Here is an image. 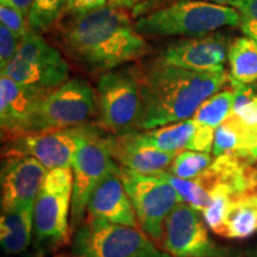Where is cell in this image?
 I'll list each match as a JSON object with an SVG mask.
<instances>
[{
    "label": "cell",
    "mask_w": 257,
    "mask_h": 257,
    "mask_svg": "<svg viewBox=\"0 0 257 257\" xmlns=\"http://www.w3.org/2000/svg\"><path fill=\"white\" fill-rule=\"evenodd\" d=\"M142 99L138 128L153 130L191 119L229 80L225 70L193 72L157 59L135 73Z\"/></svg>",
    "instance_id": "1"
},
{
    "label": "cell",
    "mask_w": 257,
    "mask_h": 257,
    "mask_svg": "<svg viewBox=\"0 0 257 257\" xmlns=\"http://www.w3.org/2000/svg\"><path fill=\"white\" fill-rule=\"evenodd\" d=\"M61 40L69 57L92 72H111L149 51L126 12L111 5L73 16Z\"/></svg>",
    "instance_id": "2"
},
{
    "label": "cell",
    "mask_w": 257,
    "mask_h": 257,
    "mask_svg": "<svg viewBox=\"0 0 257 257\" xmlns=\"http://www.w3.org/2000/svg\"><path fill=\"white\" fill-rule=\"evenodd\" d=\"M239 23L238 11L231 6L206 0H176L140 17L135 27L147 37H195L224 27H238Z\"/></svg>",
    "instance_id": "3"
},
{
    "label": "cell",
    "mask_w": 257,
    "mask_h": 257,
    "mask_svg": "<svg viewBox=\"0 0 257 257\" xmlns=\"http://www.w3.org/2000/svg\"><path fill=\"white\" fill-rule=\"evenodd\" d=\"M112 134L96 125L76 126V148L73 160V193L70 227L76 231L85 221L88 200L93 191L105 178L118 172L111 149Z\"/></svg>",
    "instance_id": "4"
},
{
    "label": "cell",
    "mask_w": 257,
    "mask_h": 257,
    "mask_svg": "<svg viewBox=\"0 0 257 257\" xmlns=\"http://www.w3.org/2000/svg\"><path fill=\"white\" fill-rule=\"evenodd\" d=\"M73 252L78 257H172L138 227L87 217L76 230Z\"/></svg>",
    "instance_id": "5"
},
{
    "label": "cell",
    "mask_w": 257,
    "mask_h": 257,
    "mask_svg": "<svg viewBox=\"0 0 257 257\" xmlns=\"http://www.w3.org/2000/svg\"><path fill=\"white\" fill-rule=\"evenodd\" d=\"M119 174L140 226L149 238L161 243L167 217L182 201L181 197L161 174H141L124 167H120Z\"/></svg>",
    "instance_id": "6"
},
{
    "label": "cell",
    "mask_w": 257,
    "mask_h": 257,
    "mask_svg": "<svg viewBox=\"0 0 257 257\" xmlns=\"http://www.w3.org/2000/svg\"><path fill=\"white\" fill-rule=\"evenodd\" d=\"M2 74L23 86L51 91L68 81L69 67L56 48L38 32L30 30Z\"/></svg>",
    "instance_id": "7"
},
{
    "label": "cell",
    "mask_w": 257,
    "mask_h": 257,
    "mask_svg": "<svg viewBox=\"0 0 257 257\" xmlns=\"http://www.w3.org/2000/svg\"><path fill=\"white\" fill-rule=\"evenodd\" d=\"M95 111L96 99L91 86L82 79H70L44 96L30 133L81 126Z\"/></svg>",
    "instance_id": "8"
},
{
    "label": "cell",
    "mask_w": 257,
    "mask_h": 257,
    "mask_svg": "<svg viewBox=\"0 0 257 257\" xmlns=\"http://www.w3.org/2000/svg\"><path fill=\"white\" fill-rule=\"evenodd\" d=\"M100 127L113 135H123L138 128L142 99L135 73L108 72L96 86Z\"/></svg>",
    "instance_id": "9"
},
{
    "label": "cell",
    "mask_w": 257,
    "mask_h": 257,
    "mask_svg": "<svg viewBox=\"0 0 257 257\" xmlns=\"http://www.w3.org/2000/svg\"><path fill=\"white\" fill-rule=\"evenodd\" d=\"M199 211L181 201L165 221L163 249L172 257H237V250L217 244L208 236Z\"/></svg>",
    "instance_id": "10"
},
{
    "label": "cell",
    "mask_w": 257,
    "mask_h": 257,
    "mask_svg": "<svg viewBox=\"0 0 257 257\" xmlns=\"http://www.w3.org/2000/svg\"><path fill=\"white\" fill-rule=\"evenodd\" d=\"M72 193V189L42 187L35 200V248L40 252L50 251L69 242Z\"/></svg>",
    "instance_id": "11"
},
{
    "label": "cell",
    "mask_w": 257,
    "mask_h": 257,
    "mask_svg": "<svg viewBox=\"0 0 257 257\" xmlns=\"http://www.w3.org/2000/svg\"><path fill=\"white\" fill-rule=\"evenodd\" d=\"M76 148V127L38 131L6 141L3 156L34 157L48 170L69 168Z\"/></svg>",
    "instance_id": "12"
},
{
    "label": "cell",
    "mask_w": 257,
    "mask_h": 257,
    "mask_svg": "<svg viewBox=\"0 0 257 257\" xmlns=\"http://www.w3.org/2000/svg\"><path fill=\"white\" fill-rule=\"evenodd\" d=\"M230 42L224 34H207L169 44L160 59L193 72H220L229 55Z\"/></svg>",
    "instance_id": "13"
},
{
    "label": "cell",
    "mask_w": 257,
    "mask_h": 257,
    "mask_svg": "<svg viewBox=\"0 0 257 257\" xmlns=\"http://www.w3.org/2000/svg\"><path fill=\"white\" fill-rule=\"evenodd\" d=\"M50 91L28 87L3 75L0 78V125L3 141L31 131L32 123L44 96Z\"/></svg>",
    "instance_id": "14"
},
{
    "label": "cell",
    "mask_w": 257,
    "mask_h": 257,
    "mask_svg": "<svg viewBox=\"0 0 257 257\" xmlns=\"http://www.w3.org/2000/svg\"><path fill=\"white\" fill-rule=\"evenodd\" d=\"M48 170L34 157H5L2 168V208L34 204Z\"/></svg>",
    "instance_id": "15"
},
{
    "label": "cell",
    "mask_w": 257,
    "mask_h": 257,
    "mask_svg": "<svg viewBox=\"0 0 257 257\" xmlns=\"http://www.w3.org/2000/svg\"><path fill=\"white\" fill-rule=\"evenodd\" d=\"M112 156L120 167L146 175H159L166 172L178 154L167 153L148 143L143 133L130 131L113 135L111 138Z\"/></svg>",
    "instance_id": "16"
},
{
    "label": "cell",
    "mask_w": 257,
    "mask_h": 257,
    "mask_svg": "<svg viewBox=\"0 0 257 257\" xmlns=\"http://www.w3.org/2000/svg\"><path fill=\"white\" fill-rule=\"evenodd\" d=\"M120 169L112 173L96 186L87 205V217L110 223L138 227L136 212L120 179Z\"/></svg>",
    "instance_id": "17"
},
{
    "label": "cell",
    "mask_w": 257,
    "mask_h": 257,
    "mask_svg": "<svg viewBox=\"0 0 257 257\" xmlns=\"http://www.w3.org/2000/svg\"><path fill=\"white\" fill-rule=\"evenodd\" d=\"M34 204L2 208L0 242L11 255L22 253L29 248L34 232Z\"/></svg>",
    "instance_id": "18"
},
{
    "label": "cell",
    "mask_w": 257,
    "mask_h": 257,
    "mask_svg": "<svg viewBox=\"0 0 257 257\" xmlns=\"http://www.w3.org/2000/svg\"><path fill=\"white\" fill-rule=\"evenodd\" d=\"M229 81L232 88L257 81V42L249 37L234 40L229 48Z\"/></svg>",
    "instance_id": "19"
},
{
    "label": "cell",
    "mask_w": 257,
    "mask_h": 257,
    "mask_svg": "<svg viewBox=\"0 0 257 257\" xmlns=\"http://www.w3.org/2000/svg\"><path fill=\"white\" fill-rule=\"evenodd\" d=\"M257 230V193L230 201L221 237L248 238Z\"/></svg>",
    "instance_id": "20"
},
{
    "label": "cell",
    "mask_w": 257,
    "mask_h": 257,
    "mask_svg": "<svg viewBox=\"0 0 257 257\" xmlns=\"http://www.w3.org/2000/svg\"><path fill=\"white\" fill-rule=\"evenodd\" d=\"M197 128L194 119L179 121L169 125H165L159 128L147 130L143 133V137L148 143L156 147L157 149L167 153H181L187 149L189 141Z\"/></svg>",
    "instance_id": "21"
},
{
    "label": "cell",
    "mask_w": 257,
    "mask_h": 257,
    "mask_svg": "<svg viewBox=\"0 0 257 257\" xmlns=\"http://www.w3.org/2000/svg\"><path fill=\"white\" fill-rule=\"evenodd\" d=\"M233 104V91L226 89V91L216 93L202 102V105L193 115V119L198 125L208 126L216 130L232 113Z\"/></svg>",
    "instance_id": "22"
},
{
    "label": "cell",
    "mask_w": 257,
    "mask_h": 257,
    "mask_svg": "<svg viewBox=\"0 0 257 257\" xmlns=\"http://www.w3.org/2000/svg\"><path fill=\"white\" fill-rule=\"evenodd\" d=\"M213 162L210 153H200V152H187L179 153L172 165L168 167V170L172 175L176 178L193 180L198 178L202 172H205L211 163Z\"/></svg>",
    "instance_id": "23"
},
{
    "label": "cell",
    "mask_w": 257,
    "mask_h": 257,
    "mask_svg": "<svg viewBox=\"0 0 257 257\" xmlns=\"http://www.w3.org/2000/svg\"><path fill=\"white\" fill-rule=\"evenodd\" d=\"M68 0H34L29 15V27L36 32L48 31L59 21Z\"/></svg>",
    "instance_id": "24"
},
{
    "label": "cell",
    "mask_w": 257,
    "mask_h": 257,
    "mask_svg": "<svg viewBox=\"0 0 257 257\" xmlns=\"http://www.w3.org/2000/svg\"><path fill=\"white\" fill-rule=\"evenodd\" d=\"M161 175L165 178L167 181L169 182L175 191L179 193L181 197L182 201L188 204L194 210L197 211H204L205 208L208 207L211 204L212 199L210 193L205 191L204 187L199 184L195 179L193 180H185L176 178V176L172 175L168 172L161 173Z\"/></svg>",
    "instance_id": "25"
},
{
    "label": "cell",
    "mask_w": 257,
    "mask_h": 257,
    "mask_svg": "<svg viewBox=\"0 0 257 257\" xmlns=\"http://www.w3.org/2000/svg\"><path fill=\"white\" fill-rule=\"evenodd\" d=\"M231 8L238 11L239 28L243 34L257 42V0H238Z\"/></svg>",
    "instance_id": "26"
},
{
    "label": "cell",
    "mask_w": 257,
    "mask_h": 257,
    "mask_svg": "<svg viewBox=\"0 0 257 257\" xmlns=\"http://www.w3.org/2000/svg\"><path fill=\"white\" fill-rule=\"evenodd\" d=\"M231 117L257 144V94L238 110L233 111Z\"/></svg>",
    "instance_id": "27"
},
{
    "label": "cell",
    "mask_w": 257,
    "mask_h": 257,
    "mask_svg": "<svg viewBox=\"0 0 257 257\" xmlns=\"http://www.w3.org/2000/svg\"><path fill=\"white\" fill-rule=\"evenodd\" d=\"M0 21L4 27L21 38H24L31 30L27 16L22 14L19 10L10 6L0 5Z\"/></svg>",
    "instance_id": "28"
},
{
    "label": "cell",
    "mask_w": 257,
    "mask_h": 257,
    "mask_svg": "<svg viewBox=\"0 0 257 257\" xmlns=\"http://www.w3.org/2000/svg\"><path fill=\"white\" fill-rule=\"evenodd\" d=\"M23 38L18 37L4 25H0V69L5 70L18 53Z\"/></svg>",
    "instance_id": "29"
},
{
    "label": "cell",
    "mask_w": 257,
    "mask_h": 257,
    "mask_svg": "<svg viewBox=\"0 0 257 257\" xmlns=\"http://www.w3.org/2000/svg\"><path fill=\"white\" fill-rule=\"evenodd\" d=\"M214 128L197 124L194 134L189 141L187 150L200 153H211L213 149Z\"/></svg>",
    "instance_id": "30"
},
{
    "label": "cell",
    "mask_w": 257,
    "mask_h": 257,
    "mask_svg": "<svg viewBox=\"0 0 257 257\" xmlns=\"http://www.w3.org/2000/svg\"><path fill=\"white\" fill-rule=\"evenodd\" d=\"M107 2L108 0H68L64 10L67 14L76 16L104 8L108 5Z\"/></svg>",
    "instance_id": "31"
},
{
    "label": "cell",
    "mask_w": 257,
    "mask_h": 257,
    "mask_svg": "<svg viewBox=\"0 0 257 257\" xmlns=\"http://www.w3.org/2000/svg\"><path fill=\"white\" fill-rule=\"evenodd\" d=\"M176 2V0H146V2L141 3L136 8L133 10L134 17H142L144 15L150 14V12L156 11V10L165 8V6L172 4V3Z\"/></svg>",
    "instance_id": "32"
},
{
    "label": "cell",
    "mask_w": 257,
    "mask_h": 257,
    "mask_svg": "<svg viewBox=\"0 0 257 257\" xmlns=\"http://www.w3.org/2000/svg\"><path fill=\"white\" fill-rule=\"evenodd\" d=\"M0 5H6L10 6V8L17 9L29 18L32 5H34V0H0Z\"/></svg>",
    "instance_id": "33"
},
{
    "label": "cell",
    "mask_w": 257,
    "mask_h": 257,
    "mask_svg": "<svg viewBox=\"0 0 257 257\" xmlns=\"http://www.w3.org/2000/svg\"><path fill=\"white\" fill-rule=\"evenodd\" d=\"M146 0H108V5L121 10H134Z\"/></svg>",
    "instance_id": "34"
},
{
    "label": "cell",
    "mask_w": 257,
    "mask_h": 257,
    "mask_svg": "<svg viewBox=\"0 0 257 257\" xmlns=\"http://www.w3.org/2000/svg\"><path fill=\"white\" fill-rule=\"evenodd\" d=\"M206 2L213 3V4H218V5H232L233 3L238 2V0H206Z\"/></svg>",
    "instance_id": "35"
},
{
    "label": "cell",
    "mask_w": 257,
    "mask_h": 257,
    "mask_svg": "<svg viewBox=\"0 0 257 257\" xmlns=\"http://www.w3.org/2000/svg\"><path fill=\"white\" fill-rule=\"evenodd\" d=\"M246 256L248 257H257V245L251 246L248 251H246Z\"/></svg>",
    "instance_id": "36"
},
{
    "label": "cell",
    "mask_w": 257,
    "mask_h": 257,
    "mask_svg": "<svg viewBox=\"0 0 257 257\" xmlns=\"http://www.w3.org/2000/svg\"><path fill=\"white\" fill-rule=\"evenodd\" d=\"M54 257H78V256H67V255H59V256H54Z\"/></svg>",
    "instance_id": "37"
}]
</instances>
